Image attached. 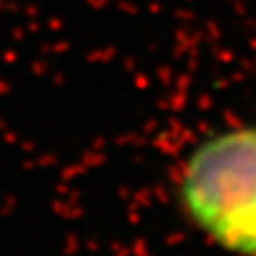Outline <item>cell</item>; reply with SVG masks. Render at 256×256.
I'll list each match as a JSON object with an SVG mask.
<instances>
[{"label": "cell", "mask_w": 256, "mask_h": 256, "mask_svg": "<svg viewBox=\"0 0 256 256\" xmlns=\"http://www.w3.org/2000/svg\"><path fill=\"white\" fill-rule=\"evenodd\" d=\"M188 220L226 252L256 256V126L205 139L182 166Z\"/></svg>", "instance_id": "1"}]
</instances>
